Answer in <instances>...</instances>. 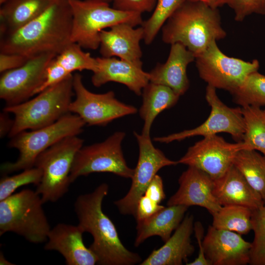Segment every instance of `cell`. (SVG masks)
<instances>
[{"mask_svg": "<svg viewBox=\"0 0 265 265\" xmlns=\"http://www.w3.org/2000/svg\"><path fill=\"white\" fill-rule=\"evenodd\" d=\"M0 265H13V264H11V263L5 260L3 255L1 254V253H0Z\"/></svg>", "mask_w": 265, "mask_h": 265, "instance_id": "44", "label": "cell"}, {"mask_svg": "<svg viewBox=\"0 0 265 265\" xmlns=\"http://www.w3.org/2000/svg\"><path fill=\"white\" fill-rule=\"evenodd\" d=\"M177 191L167 202V206H198L212 215L222 207L213 193L214 180L204 171L194 167L183 172L178 180Z\"/></svg>", "mask_w": 265, "mask_h": 265, "instance_id": "17", "label": "cell"}, {"mask_svg": "<svg viewBox=\"0 0 265 265\" xmlns=\"http://www.w3.org/2000/svg\"><path fill=\"white\" fill-rule=\"evenodd\" d=\"M158 0H112V7L116 9L142 14L153 11Z\"/></svg>", "mask_w": 265, "mask_h": 265, "instance_id": "36", "label": "cell"}, {"mask_svg": "<svg viewBox=\"0 0 265 265\" xmlns=\"http://www.w3.org/2000/svg\"><path fill=\"white\" fill-rule=\"evenodd\" d=\"M233 231L209 226L203 240L206 258L210 265L249 264L251 243Z\"/></svg>", "mask_w": 265, "mask_h": 265, "instance_id": "16", "label": "cell"}, {"mask_svg": "<svg viewBox=\"0 0 265 265\" xmlns=\"http://www.w3.org/2000/svg\"><path fill=\"white\" fill-rule=\"evenodd\" d=\"M83 142L78 135L67 137L37 158L34 166L41 170L42 176L36 191L44 203L56 202L68 192L72 167Z\"/></svg>", "mask_w": 265, "mask_h": 265, "instance_id": "8", "label": "cell"}, {"mask_svg": "<svg viewBox=\"0 0 265 265\" xmlns=\"http://www.w3.org/2000/svg\"><path fill=\"white\" fill-rule=\"evenodd\" d=\"M194 229V217L187 214L174 234L163 246L153 250L140 265H182L187 263L194 252L191 236Z\"/></svg>", "mask_w": 265, "mask_h": 265, "instance_id": "23", "label": "cell"}, {"mask_svg": "<svg viewBox=\"0 0 265 265\" xmlns=\"http://www.w3.org/2000/svg\"><path fill=\"white\" fill-rule=\"evenodd\" d=\"M193 230L195 233V236L196 238L198 247L199 252L197 258L190 262L187 263L186 265H210L205 257L203 247V240L204 239V230L202 223L199 221H197L194 223Z\"/></svg>", "mask_w": 265, "mask_h": 265, "instance_id": "41", "label": "cell"}, {"mask_svg": "<svg viewBox=\"0 0 265 265\" xmlns=\"http://www.w3.org/2000/svg\"><path fill=\"white\" fill-rule=\"evenodd\" d=\"M188 208L185 205L167 206L152 216L136 221L134 246L138 247L148 238L156 236L166 242L182 222Z\"/></svg>", "mask_w": 265, "mask_h": 265, "instance_id": "24", "label": "cell"}, {"mask_svg": "<svg viewBox=\"0 0 265 265\" xmlns=\"http://www.w3.org/2000/svg\"><path fill=\"white\" fill-rule=\"evenodd\" d=\"M75 99L69 106V112L78 115L88 126H105L112 121L134 114L137 109L115 98L112 91L98 94L88 90L84 85L81 75H73Z\"/></svg>", "mask_w": 265, "mask_h": 265, "instance_id": "11", "label": "cell"}, {"mask_svg": "<svg viewBox=\"0 0 265 265\" xmlns=\"http://www.w3.org/2000/svg\"><path fill=\"white\" fill-rule=\"evenodd\" d=\"M14 124V119L9 116V113L2 111L0 114V136L4 137L10 133Z\"/></svg>", "mask_w": 265, "mask_h": 265, "instance_id": "42", "label": "cell"}, {"mask_svg": "<svg viewBox=\"0 0 265 265\" xmlns=\"http://www.w3.org/2000/svg\"><path fill=\"white\" fill-rule=\"evenodd\" d=\"M35 191L23 189L0 201V236L13 232L33 243L47 241L51 229Z\"/></svg>", "mask_w": 265, "mask_h": 265, "instance_id": "6", "label": "cell"}, {"mask_svg": "<svg viewBox=\"0 0 265 265\" xmlns=\"http://www.w3.org/2000/svg\"><path fill=\"white\" fill-rule=\"evenodd\" d=\"M73 75L49 87L34 98L20 104L5 106L3 110L14 116L10 138L27 130L50 125L70 113L69 106L74 93Z\"/></svg>", "mask_w": 265, "mask_h": 265, "instance_id": "4", "label": "cell"}, {"mask_svg": "<svg viewBox=\"0 0 265 265\" xmlns=\"http://www.w3.org/2000/svg\"><path fill=\"white\" fill-rule=\"evenodd\" d=\"M56 55L45 53L32 57L21 66L1 73L0 98L5 106L20 104L36 94L44 81L47 66Z\"/></svg>", "mask_w": 265, "mask_h": 265, "instance_id": "15", "label": "cell"}, {"mask_svg": "<svg viewBox=\"0 0 265 265\" xmlns=\"http://www.w3.org/2000/svg\"><path fill=\"white\" fill-rule=\"evenodd\" d=\"M163 42L179 43L196 56L213 42L223 39L226 32L222 26L218 8L199 1L185 0L161 28Z\"/></svg>", "mask_w": 265, "mask_h": 265, "instance_id": "3", "label": "cell"}, {"mask_svg": "<svg viewBox=\"0 0 265 265\" xmlns=\"http://www.w3.org/2000/svg\"><path fill=\"white\" fill-rule=\"evenodd\" d=\"M164 208L150 198L143 195L139 199L134 216L136 221L146 219Z\"/></svg>", "mask_w": 265, "mask_h": 265, "instance_id": "38", "label": "cell"}, {"mask_svg": "<svg viewBox=\"0 0 265 265\" xmlns=\"http://www.w3.org/2000/svg\"><path fill=\"white\" fill-rule=\"evenodd\" d=\"M245 125L244 149L256 150L265 155V112L261 107H241Z\"/></svg>", "mask_w": 265, "mask_h": 265, "instance_id": "28", "label": "cell"}, {"mask_svg": "<svg viewBox=\"0 0 265 265\" xmlns=\"http://www.w3.org/2000/svg\"><path fill=\"white\" fill-rule=\"evenodd\" d=\"M72 14L71 42L82 48L95 50L99 48L100 33L114 25L126 23L142 25V14L123 11L110 7L101 0H69Z\"/></svg>", "mask_w": 265, "mask_h": 265, "instance_id": "5", "label": "cell"}, {"mask_svg": "<svg viewBox=\"0 0 265 265\" xmlns=\"http://www.w3.org/2000/svg\"><path fill=\"white\" fill-rule=\"evenodd\" d=\"M193 1H199L206 3L209 6L215 8H218L225 4H228L230 0H187Z\"/></svg>", "mask_w": 265, "mask_h": 265, "instance_id": "43", "label": "cell"}, {"mask_svg": "<svg viewBox=\"0 0 265 265\" xmlns=\"http://www.w3.org/2000/svg\"><path fill=\"white\" fill-rule=\"evenodd\" d=\"M184 1L158 0L152 15L141 25L144 30L143 40L146 45L153 42L164 23Z\"/></svg>", "mask_w": 265, "mask_h": 265, "instance_id": "32", "label": "cell"}, {"mask_svg": "<svg viewBox=\"0 0 265 265\" xmlns=\"http://www.w3.org/2000/svg\"><path fill=\"white\" fill-rule=\"evenodd\" d=\"M84 232L78 225L58 223L51 228L44 249L57 251L68 265H94L98 259L83 241Z\"/></svg>", "mask_w": 265, "mask_h": 265, "instance_id": "19", "label": "cell"}, {"mask_svg": "<svg viewBox=\"0 0 265 265\" xmlns=\"http://www.w3.org/2000/svg\"><path fill=\"white\" fill-rule=\"evenodd\" d=\"M205 98L211 110L208 118L203 123L192 129L155 137L154 140L169 143L197 135L205 137L225 132L229 133L237 142L241 141L245 131L241 107L227 106L218 98L216 89L208 85L206 89Z\"/></svg>", "mask_w": 265, "mask_h": 265, "instance_id": "12", "label": "cell"}, {"mask_svg": "<svg viewBox=\"0 0 265 265\" xmlns=\"http://www.w3.org/2000/svg\"><path fill=\"white\" fill-rule=\"evenodd\" d=\"M55 0H9L0 9V35L21 27L42 14Z\"/></svg>", "mask_w": 265, "mask_h": 265, "instance_id": "25", "label": "cell"}, {"mask_svg": "<svg viewBox=\"0 0 265 265\" xmlns=\"http://www.w3.org/2000/svg\"><path fill=\"white\" fill-rule=\"evenodd\" d=\"M102 30L100 33V53L102 57H118L120 59L142 64L140 45L144 30L141 26L135 28L121 23Z\"/></svg>", "mask_w": 265, "mask_h": 265, "instance_id": "20", "label": "cell"}, {"mask_svg": "<svg viewBox=\"0 0 265 265\" xmlns=\"http://www.w3.org/2000/svg\"><path fill=\"white\" fill-rule=\"evenodd\" d=\"M85 125L78 115L69 113L50 125L19 133L11 138L8 146L18 150L19 156L14 162L2 164L1 172L7 174L34 167L42 152L67 137L78 135Z\"/></svg>", "mask_w": 265, "mask_h": 265, "instance_id": "7", "label": "cell"}, {"mask_svg": "<svg viewBox=\"0 0 265 265\" xmlns=\"http://www.w3.org/2000/svg\"><path fill=\"white\" fill-rule=\"evenodd\" d=\"M82 48L78 44L71 42L54 57V60L70 74L84 70L95 72L97 67L96 58Z\"/></svg>", "mask_w": 265, "mask_h": 265, "instance_id": "31", "label": "cell"}, {"mask_svg": "<svg viewBox=\"0 0 265 265\" xmlns=\"http://www.w3.org/2000/svg\"><path fill=\"white\" fill-rule=\"evenodd\" d=\"M73 75L69 73L54 60V57L47 67L45 77L43 84L37 91V94L45 89L56 84Z\"/></svg>", "mask_w": 265, "mask_h": 265, "instance_id": "37", "label": "cell"}, {"mask_svg": "<svg viewBox=\"0 0 265 265\" xmlns=\"http://www.w3.org/2000/svg\"><path fill=\"white\" fill-rule=\"evenodd\" d=\"M195 61L200 77L208 85L230 93L260 67L257 59L247 61L226 55L218 48L216 41L196 55Z\"/></svg>", "mask_w": 265, "mask_h": 265, "instance_id": "9", "label": "cell"}, {"mask_svg": "<svg viewBox=\"0 0 265 265\" xmlns=\"http://www.w3.org/2000/svg\"><path fill=\"white\" fill-rule=\"evenodd\" d=\"M72 14L69 0H55L42 14L18 29L0 35V53L31 58L57 55L71 43Z\"/></svg>", "mask_w": 265, "mask_h": 265, "instance_id": "1", "label": "cell"}, {"mask_svg": "<svg viewBox=\"0 0 265 265\" xmlns=\"http://www.w3.org/2000/svg\"><path fill=\"white\" fill-rule=\"evenodd\" d=\"M42 176L41 170L35 166L26 169L12 176H3L0 180V201L8 197L19 187L33 184L37 186Z\"/></svg>", "mask_w": 265, "mask_h": 265, "instance_id": "34", "label": "cell"}, {"mask_svg": "<svg viewBox=\"0 0 265 265\" xmlns=\"http://www.w3.org/2000/svg\"><path fill=\"white\" fill-rule=\"evenodd\" d=\"M213 193L222 206L238 205L253 211L265 203L234 164L223 176L214 180Z\"/></svg>", "mask_w": 265, "mask_h": 265, "instance_id": "22", "label": "cell"}, {"mask_svg": "<svg viewBox=\"0 0 265 265\" xmlns=\"http://www.w3.org/2000/svg\"><path fill=\"white\" fill-rule=\"evenodd\" d=\"M252 230L254 238L250 250L251 265H265V201L259 209L252 211Z\"/></svg>", "mask_w": 265, "mask_h": 265, "instance_id": "33", "label": "cell"}, {"mask_svg": "<svg viewBox=\"0 0 265 265\" xmlns=\"http://www.w3.org/2000/svg\"><path fill=\"white\" fill-rule=\"evenodd\" d=\"M9 0H0V5H2L3 4H5L7 2H8Z\"/></svg>", "mask_w": 265, "mask_h": 265, "instance_id": "45", "label": "cell"}, {"mask_svg": "<svg viewBox=\"0 0 265 265\" xmlns=\"http://www.w3.org/2000/svg\"><path fill=\"white\" fill-rule=\"evenodd\" d=\"M144 195L160 204L165 199L163 183L161 177L157 174L146 189Z\"/></svg>", "mask_w": 265, "mask_h": 265, "instance_id": "40", "label": "cell"}, {"mask_svg": "<svg viewBox=\"0 0 265 265\" xmlns=\"http://www.w3.org/2000/svg\"><path fill=\"white\" fill-rule=\"evenodd\" d=\"M234 165L265 201V155L241 149L236 155Z\"/></svg>", "mask_w": 265, "mask_h": 265, "instance_id": "27", "label": "cell"}, {"mask_svg": "<svg viewBox=\"0 0 265 265\" xmlns=\"http://www.w3.org/2000/svg\"><path fill=\"white\" fill-rule=\"evenodd\" d=\"M124 132H116L104 141L82 146L77 153L70 175L71 183L82 176L107 172L131 179L134 169L128 166L124 158L122 143Z\"/></svg>", "mask_w": 265, "mask_h": 265, "instance_id": "10", "label": "cell"}, {"mask_svg": "<svg viewBox=\"0 0 265 265\" xmlns=\"http://www.w3.org/2000/svg\"><path fill=\"white\" fill-rule=\"evenodd\" d=\"M29 58L20 54L0 53V72L2 73L18 68L24 64Z\"/></svg>", "mask_w": 265, "mask_h": 265, "instance_id": "39", "label": "cell"}, {"mask_svg": "<svg viewBox=\"0 0 265 265\" xmlns=\"http://www.w3.org/2000/svg\"><path fill=\"white\" fill-rule=\"evenodd\" d=\"M231 94L234 102L242 107L265 106V75L258 71L251 73Z\"/></svg>", "mask_w": 265, "mask_h": 265, "instance_id": "30", "label": "cell"}, {"mask_svg": "<svg viewBox=\"0 0 265 265\" xmlns=\"http://www.w3.org/2000/svg\"><path fill=\"white\" fill-rule=\"evenodd\" d=\"M265 112V109L264 110Z\"/></svg>", "mask_w": 265, "mask_h": 265, "instance_id": "47", "label": "cell"}, {"mask_svg": "<svg viewBox=\"0 0 265 265\" xmlns=\"http://www.w3.org/2000/svg\"><path fill=\"white\" fill-rule=\"evenodd\" d=\"M228 5L233 10L237 22L253 14L265 15V0H230Z\"/></svg>", "mask_w": 265, "mask_h": 265, "instance_id": "35", "label": "cell"}, {"mask_svg": "<svg viewBox=\"0 0 265 265\" xmlns=\"http://www.w3.org/2000/svg\"><path fill=\"white\" fill-rule=\"evenodd\" d=\"M252 210L241 206H224L212 215V226L218 229L245 235L252 230Z\"/></svg>", "mask_w": 265, "mask_h": 265, "instance_id": "29", "label": "cell"}, {"mask_svg": "<svg viewBox=\"0 0 265 265\" xmlns=\"http://www.w3.org/2000/svg\"><path fill=\"white\" fill-rule=\"evenodd\" d=\"M101 0L107 2H108V3L111 2V1H112V0Z\"/></svg>", "mask_w": 265, "mask_h": 265, "instance_id": "46", "label": "cell"}, {"mask_svg": "<svg viewBox=\"0 0 265 265\" xmlns=\"http://www.w3.org/2000/svg\"><path fill=\"white\" fill-rule=\"evenodd\" d=\"M244 148L242 141L231 143L217 134L210 135L189 147L177 161L199 169L215 180L233 165L237 153Z\"/></svg>", "mask_w": 265, "mask_h": 265, "instance_id": "14", "label": "cell"}, {"mask_svg": "<svg viewBox=\"0 0 265 265\" xmlns=\"http://www.w3.org/2000/svg\"><path fill=\"white\" fill-rule=\"evenodd\" d=\"M195 59V55L182 44H171L166 61L158 63L149 72L150 82L166 86L179 96L184 95L189 86L187 67Z\"/></svg>", "mask_w": 265, "mask_h": 265, "instance_id": "21", "label": "cell"}, {"mask_svg": "<svg viewBox=\"0 0 265 265\" xmlns=\"http://www.w3.org/2000/svg\"><path fill=\"white\" fill-rule=\"evenodd\" d=\"M141 95L142 103L139 110V115L144 122L141 133L150 135L157 116L175 105L180 96L166 86L151 82L143 89Z\"/></svg>", "mask_w": 265, "mask_h": 265, "instance_id": "26", "label": "cell"}, {"mask_svg": "<svg viewBox=\"0 0 265 265\" xmlns=\"http://www.w3.org/2000/svg\"><path fill=\"white\" fill-rule=\"evenodd\" d=\"M109 190L103 183L92 192L79 196L74 204L78 225L90 233L93 241L89 248L101 265H133L142 262L137 253L129 250L119 238L116 228L103 211L102 203Z\"/></svg>", "mask_w": 265, "mask_h": 265, "instance_id": "2", "label": "cell"}, {"mask_svg": "<svg viewBox=\"0 0 265 265\" xmlns=\"http://www.w3.org/2000/svg\"><path fill=\"white\" fill-rule=\"evenodd\" d=\"M96 59L97 69L91 77V82L95 87L115 82L125 85L135 94L140 96L150 82L149 74L143 70L142 64L115 57L102 56Z\"/></svg>", "mask_w": 265, "mask_h": 265, "instance_id": "18", "label": "cell"}, {"mask_svg": "<svg viewBox=\"0 0 265 265\" xmlns=\"http://www.w3.org/2000/svg\"><path fill=\"white\" fill-rule=\"evenodd\" d=\"M139 149L138 161L132 177L129 190L125 196L114 202L119 212L124 215H134L139 199L157 172L162 168L178 164L167 158L156 148L150 135L134 132Z\"/></svg>", "mask_w": 265, "mask_h": 265, "instance_id": "13", "label": "cell"}]
</instances>
